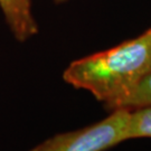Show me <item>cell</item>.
I'll list each match as a JSON object with an SVG mask.
<instances>
[{
	"mask_svg": "<svg viewBox=\"0 0 151 151\" xmlns=\"http://www.w3.org/2000/svg\"><path fill=\"white\" fill-rule=\"evenodd\" d=\"M151 70V28L132 40L72 62L64 81L86 90L105 108L116 109Z\"/></svg>",
	"mask_w": 151,
	"mask_h": 151,
	"instance_id": "6da1fadb",
	"label": "cell"
},
{
	"mask_svg": "<svg viewBox=\"0 0 151 151\" xmlns=\"http://www.w3.org/2000/svg\"><path fill=\"white\" fill-rule=\"evenodd\" d=\"M130 109L119 108L102 121L56 134L29 151H105L125 141Z\"/></svg>",
	"mask_w": 151,
	"mask_h": 151,
	"instance_id": "7a4b0ae2",
	"label": "cell"
},
{
	"mask_svg": "<svg viewBox=\"0 0 151 151\" xmlns=\"http://www.w3.org/2000/svg\"><path fill=\"white\" fill-rule=\"evenodd\" d=\"M0 8L18 40L25 42L37 34L38 26L32 16L30 0H0Z\"/></svg>",
	"mask_w": 151,
	"mask_h": 151,
	"instance_id": "3957f363",
	"label": "cell"
},
{
	"mask_svg": "<svg viewBox=\"0 0 151 151\" xmlns=\"http://www.w3.org/2000/svg\"><path fill=\"white\" fill-rule=\"evenodd\" d=\"M151 138V104L130 109L125 139Z\"/></svg>",
	"mask_w": 151,
	"mask_h": 151,
	"instance_id": "277c9868",
	"label": "cell"
},
{
	"mask_svg": "<svg viewBox=\"0 0 151 151\" xmlns=\"http://www.w3.org/2000/svg\"><path fill=\"white\" fill-rule=\"evenodd\" d=\"M149 104H151V70L143 77L138 86L118 104L116 109H133Z\"/></svg>",
	"mask_w": 151,
	"mask_h": 151,
	"instance_id": "5b68a950",
	"label": "cell"
},
{
	"mask_svg": "<svg viewBox=\"0 0 151 151\" xmlns=\"http://www.w3.org/2000/svg\"><path fill=\"white\" fill-rule=\"evenodd\" d=\"M56 4H60V2H64V1H66V0H54Z\"/></svg>",
	"mask_w": 151,
	"mask_h": 151,
	"instance_id": "8992f818",
	"label": "cell"
}]
</instances>
